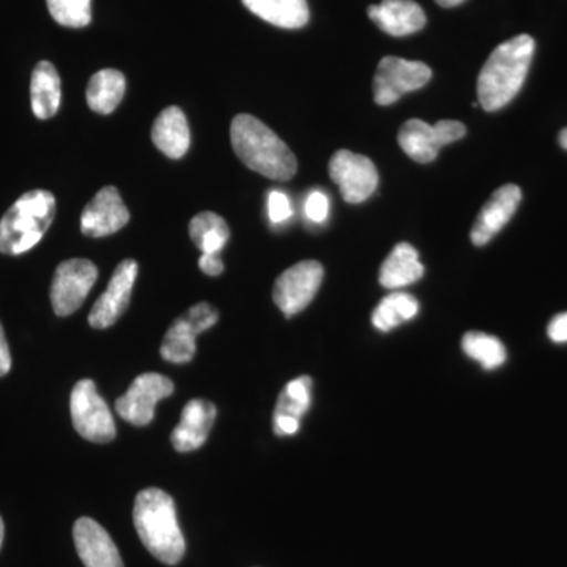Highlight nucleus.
<instances>
[{
    "label": "nucleus",
    "instance_id": "9",
    "mask_svg": "<svg viewBox=\"0 0 567 567\" xmlns=\"http://www.w3.org/2000/svg\"><path fill=\"white\" fill-rule=\"evenodd\" d=\"M323 275L322 264L316 262V260L295 264L276 279L274 287L276 306L286 317H292L303 311L319 292Z\"/></svg>",
    "mask_w": 567,
    "mask_h": 567
},
{
    "label": "nucleus",
    "instance_id": "21",
    "mask_svg": "<svg viewBox=\"0 0 567 567\" xmlns=\"http://www.w3.org/2000/svg\"><path fill=\"white\" fill-rule=\"evenodd\" d=\"M246 9L270 24L282 29L305 28L309 21L306 0H241Z\"/></svg>",
    "mask_w": 567,
    "mask_h": 567
},
{
    "label": "nucleus",
    "instance_id": "8",
    "mask_svg": "<svg viewBox=\"0 0 567 567\" xmlns=\"http://www.w3.org/2000/svg\"><path fill=\"white\" fill-rule=\"evenodd\" d=\"M99 279V268L91 260L71 259L59 265L51 286V303L58 316L73 315L87 298Z\"/></svg>",
    "mask_w": 567,
    "mask_h": 567
},
{
    "label": "nucleus",
    "instance_id": "37",
    "mask_svg": "<svg viewBox=\"0 0 567 567\" xmlns=\"http://www.w3.org/2000/svg\"><path fill=\"white\" fill-rule=\"evenodd\" d=\"M3 532H6V528H3L2 517H0V546H2Z\"/></svg>",
    "mask_w": 567,
    "mask_h": 567
},
{
    "label": "nucleus",
    "instance_id": "11",
    "mask_svg": "<svg viewBox=\"0 0 567 567\" xmlns=\"http://www.w3.org/2000/svg\"><path fill=\"white\" fill-rule=\"evenodd\" d=\"M173 393L174 383L167 377L153 372L142 374L134 379L128 391L117 399L115 410L123 420L142 427L152 423L156 404Z\"/></svg>",
    "mask_w": 567,
    "mask_h": 567
},
{
    "label": "nucleus",
    "instance_id": "5",
    "mask_svg": "<svg viewBox=\"0 0 567 567\" xmlns=\"http://www.w3.org/2000/svg\"><path fill=\"white\" fill-rule=\"evenodd\" d=\"M70 409L74 429L85 440L107 443L115 439L114 417L92 380L76 383L71 391Z\"/></svg>",
    "mask_w": 567,
    "mask_h": 567
},
{
    "label": "nucleus",
    "instance_id": "18",
    "mask_svg": "<svg viewBox=\"0 0 567 567\" xmlns=\"http://www.w3.org/2000/svg\"><path fill=\"white\" fill-rule=\"evenodd\" d=\"M152 140L167 158L181 159L186 155L192 144V134L181 107L171 106L162 111L153 123Z\"/></svg>",
    "mask_w": 567,
    "mask_h": 567
},
{
    "label": "nucleus",
    "instance_id": "15",
    "mask_svg": "<svg viewBox=\"0 0 567 567\" xmlns=\"http://www.w3.org/2000/svg\"><path fill=\"white\" fill-rule=\"evenodd\" d=\"M78 555L85 567H123L114 540L102 525L89 517H81L73 528Z\"/></svg>",
    "mask_w": 567,
    "mask_h": 567
},
{
    "label": "nucleus",
    "instance_id": "12",
    "mask_svg": "<svg viewBox=\"0 0 567 567\" xmlns=\"http://www.w3.org/2000/svg\"><path fill=\"white\" fill-rule=\"evenodd\" d=\"M137 267L136 260L126 259L117 265L106 292L93 305L89 323L96 330H104L117 322L126 309H128L130 298H132L134 282H136Z\"/></svg>",
    "mask_w": 567,
    "mask_h": 567
},
{
    "label": "nucleus",
    "instance_id": "31",
    "mask_svg": "<svg viewBox=\"0 0 567 567\" xmlns=\"http://www.w3.org/2000/svg\"><path fill=\"white\" fill-rule=\"evenodd\" d=\"M434 128L443 147L451 142L461 141L466 134L464 123L457 121H442L435 123Z\"/></svg>",
    "mask_w": 567,
    "mask_h": 567
},
{
    "label": "nucleus",
    "instance_id": "13",
    "mask_svg": "<svg viewBox=\"0 0 567 567\" xmlns=\"http://www.w3.org/2000/svg\"><path fill=\"white\" fill-rule=\"evenodd\" d=\"M128 221L130 212L121 193L115 186H104L82 210L81 230L87 237L102 238L118 233Z\"/></svg>",
    "mask_w": 567,
    "mask_h": 567
},
{
    "label": "nucleus",
    "instance_id": "33",
    "mask_svg": "<svg viewBox=\"0 0 567 567\" xmlns=\"http://www.w3.org/2000/svg\"><path fill=\"white\" fill-rule=\"evenodd\" d=\"M199 268L208 276H219L224 271V264L219 254H203Z\"/></svg>",
    "mask_w": 567,
    "mask_h": 567
},
{
    "label": "nucleus",
    "instance_id": "30",
    "mask_svg": "<svg viewBox=\"0 0 567 567\" xmlns=\"http://www.w3.org/2000/svg\"><path fill=\"white\" fill-rule=\"evenodd\" d=\"M306 218L316 224L327 221L328 213H330V199L322 192L309 193L305 203Z\"/></svg>",
    "mask_w": 567,
    "mask_h": 567
},
{
    "label": "nucleus",
    "instance_id": "6",
    "mask_svg": "<svg viewBox=\"0 0 567 567\" xmlns=\"http://www.w3.org/2000/svg\"><path fill=\"white\" fill-rule=\"evenodd\" d=\"M432 78V70L423 62L388 55L379 63L374 78V100L380 106H390L405 93L420 91Z\"/></svg>",
    "mask_w": 567,
    "mask_h": 567
},
{
    "label": "nucleus",
    "instance_id": "34",
    "mask_svg": "<svg viewBox=\"0 0 567 567\" xmlns=\"http://www.w3.org/2000/svg\"><path fill=\"white\" fill-rule=\"evenodd\" d=\"M300 421L289 416H275V434L279 436L297 434Z\"/></svg>",
    "mask_w": 567,
    "mask_h": 567
},
{
    "label": "nucleus",
    "instance_id": "7",
    "mask_svg": "<svg viewBox=\"0 0 567 567\" xmlns=\"http://www.w3.org/2000/svg\"><path fill=\"white\" fill-rule=\"evenodd\" d=\"M218 311L205 301L189 308L171 324L164 336L162 344L164 360L175 364L189 363L196 354V336L207 331L218 322Z\"/></svg>",
    "mask_w": 567,
    "mask_h": 567
},
{
    "label": "nucleus",
    "instance_id": "25",
    "mask_svg": "<svg viewBox=\"0 0 567 567\" xmlns=\"http://www.w3.org/2000/svg\"><path fill=\"white\" fill-rule=\"evenodd\" d=\"M420 305L412 295L393 292L388 295L372 312V323L377 330L391 331L404 322L416 317Z\"/></svg>",
    "mask_w": 567,
    "mask_h": 567
},
{
    "label": "nucleus",
    "instance_id": "19",
    "mask_svg": "<svg viewBox=\"0 0 567 567\" xmlns=\"http://www.w3.org/2000/svg\"><path fill=\"white\" fill-rule=\"evenodd\" d=\"M424 267L420 254L412 245L399 244L380 268V284L385 289H402L423 278Z\"/></svg>",
    "mask_w": 567,
    "mask_h": 567
},
{
    "label": "nucleus",
    "instance_id": "32",
    "mask_svg": "<svg viewBox=\"0 0 567 567\" xmlns=\"http://www.w3.org/2000/svg\"><path fill=\"white\" fill-rule=\"evenodd\" d=\"M548 338L558 344H565L567 342V312L554 317L547 328Z\"/></svg>",
    "mask_w": 567,
    "mask_h": 567
},
{
    "label": "nucleus",
    "instance_id": "4",
    "mask_svg": "<svg viewBox=\"0 0 567 567\" xmlns=\"http://www.w3.org/2000/svg\"><path fill=\"white\" fill-rule=\"evenodd\" d=\"M55 197L44 189L21 196L0 219V252L20 256L40 244L55 218Z\"/></svg>",
    "mask_w": 567,
    "mask_h": 567
},
{
    "label": "nucleus",
    "instance_id": "36",
    "mask_svg": "<svg viewBox=\"0 0 567 567\" xmlns=\"http://www.w3.org/2000/svg\"><path fill=\"white\" fill-rule=\"evenodd\" d=\"M559 145H561L565 151H567V128L563 130L561 133H559Z\"/></svg>",
    "mask_w": 567,
    "mask_h": 567
},
{
    "label": "nucleus",
    "instance_id": "26",
    "mask_svg": "<svg viewBox=\"0 0 567 567\" xmlns=\"http://www.w3.org/2000/svg\"><path fill=\"white\" fill-rule=\"evenodd\" d=\"M462 349L466 357L477 361L487 371L499 368L506 361V349L502 341L495 336L480 333V331L466 333L462 339Z\"/></svg>",
    "mask_w": 567,
    "mask_h": 567
},
{
    "label": "nucleus",
    "instance_id": "10",
    "mask_svg": "<svg viewBox=\"0 0 567 567\" xmlns=\"http://www.w3.org/2000/svg\"><path fill=\"white\" fill-rule=\"evenodd\" d=\"M331 181L339 186L346 203L361 204L375 193L379 186V173L374 163L364 155L350 151H338L331 158Z\"/></svg>",
    "mask_w": 567,
    "mask_h": 567
},
{
    "label": "nucleus",
    "instance_id": "1",
    "mask_svg": "<svg viewBox=\"0 0 567 567\" xmlns=\"http://www.w3.org/2000/svg\"><path fill=\"white\" fill-rule=\"evenodd\" d=\"M535 40L517 35L496 47L477 76V100L487 112L502 110L516 99L527 80Z\"/></svg>",
    "mask_w": 567,
    "mask_h": 567
},
{
    "label": "nucleus",
    "instance_id": "23",
    "mask_svg": "<svg viewBox=\"0 0 567 567\" xmlns=\"http://www.w3.org/2000/svg\"><path fill=\"white\" fill-rule=\"evenodd\" d=\"M125 76L118 70H102L93 74L87 85L89 107L99 114H111L117 110L123 95H125Z\"/></svg>",
    "mask_w": 567,
    "mask_h": 567
},
{
    "label": "nucleus",
    "instance_id": "17",
    "mask_svg": "<svg viewBox=\"0 0 567 567\" xmlns=\"http://www.w3.org/2000/svg\"><path fill=\"white\" fill-rule=\"evenodd\" d=\"M369 18L388 35L405 37L425 25L423 9L413 0H383L368 9Z\"/></svg>",
    "mask_w": 567,
    "mask_h": 567
},
{
    "label": "nucleus",
    "instance_id": "2",
    "mask_svg": "<svg viewBox=\"0 0 567 567\" xmlns=\"http://www.w3.org/2000/svg\"><path fill=\"white\" fill-rule=\"evenodd\" d=\"M235 155L254 173L276 182H287L297 174V158L278 134L249 114H240L230 125Z\"/></svg>",
    "mask_w": 567,
    "mask_h": 567
},
{
    "label": "nucleus",
    "instance_id": "29",
    "mask_svg": "<svg viewBox=\"0 0 567 567\" xmlns=\"http://www.w3.org/2000/svg\"><path fill=\"white\" fill-rule=\"evenodd\" d=\"M292 204L286 193L275 189L268 194V216H270L271 223H286L287 219L292 218Z\"/></svg>",
    "mask_w": 567,
    "mask_h": 567
},
{
    "label": "nucleus",
    "instance_id": "28",
    "mask_svg": "<svg viewBox=\"0 0 567 567\" xmlns=\"http://www.w3.org/2000/svg\"><path fill=\"white\" fill-rule=\"evenodd\" d=\"M55 22L65 28H85L91 24V0H47Z\"/></svg>",
    "mask_w": 567,
    "mask_h": 567
},
{
    "label": "nucleus",
    "instance_id": "14",
    "mask_svg": "<svg viewBox=\"0 0 567 567\" xmlns=\"http://www.w3.org/2000/svg\"><path fill=\"white\" fill-rule=\"evenodd\" d=\"M520 200L522 192L517 185H505L496 189L477 215L475 226L470 234L473 245H487L509 223Z\"/></svg>",
    "mask_w": 567,
    "mask_h": 567
},
{
    "label": "nucleus",
    "instance_id": "20",
    "mask_svg": "<svg viewBox=\"0 0 567 567\" xmlns=\"http://www.w3.org/2000/svg\"><path fill=\"white\" fill-rule=\"evenodd\" d=\"M32 111L41 121L54 117L61 107V78L51 62H40L32 73Z\"/></svg>",
    "mask_w": 567,
    "mask_h": 567
},
{
    "label": "nucleus",
    "instance_id": "24",
    "mask_svg": "<svg viewBox=\"0 0 567 567\" xmlns=\"http://www.w3.org/2000/svg\"><path fill=\"white\" fill-rule=\"evenodd\" d=\"M192 240L203 254H219L229 241V226L221 216L213 212H203L189 223Z\"/></svg>",
    "mask_w": 567,
    "mask_h": 567
},
{
    "label": "nucleus",
    "instance_id": "3",
    "mask_svg": "<svg viewBox=\"0 0 567 567\" xmlns=\"http://www.w3.org/2000/svg\"><path fill=\"white\" fill-rule=\"evenodd\" d=\"M134 527L145 548L164 565L175 566L185 555V537L178 527L173 496L145 488L134 502Z\"/></svg>",
    "mask_w": 567,
    "mask_h": 567
},
{
    "label": "nucleus",
    "instance_id": "16",
    "mask_svg": "<svg viewBox=\"0 0 567 567\" xmlns=\"http://www.w3.org/2000/svg\"><path fill=\"white\" fill-rule=\"evenodd\" d=\"M216 406L204 399H193L185 405L182 420L171 435V442L178 453H192L207 442L213 423H215Z\"/></svg>",
    "mask_w": 567,
    "mask_h": 567
},
{
    "label": "nucleus",
    "instance_id": "22",
    "mask_svg": "<svg viewBox=\"0 0 567 567\" xmlns=\"http://www.w3.org/2000/svg\"><path fill=\"white\" fill-rule=\"evenodd\" d=\"M399 145L402 151L416 163H432L443 147L434 125H429L420 118H412L402 125L399 132Z\"/></svg>",
    "mask_w": 567,
    "mask_h": 567
},
{
    "label": "nucleus",
    "instance_id": "27",
    "mask_svg": "<svg viewBox=\"0 0 567 567\" xmlns=\"http://www.w3.org/2000/svg\"><path fill=\"white\" fill-rule=\"evenodd\" d=\"M311 377H298V379L287 383L281 395H279L278 404H276L275 416H289L300 421L301 416L311 406Z\"/></svg>",
    "mask_w": 567,
    "mask_h": 567
},
{
    "label": "nucleus",
    "instance_id": "35",
    "mask_svg": "<svg viewBox=\"0 0 567 567\" xmlns=\"http://www.w3.org/2000/svg\"><path fill=\"white\" fill-rule=\"evenodd\" d=\"M11 369V354L9 342H7L6 333H3L2 324H0V377L9 374Z\"/></svg>",
    "mask_w": 567,
    "mask_h": 567
}]
</instances>
